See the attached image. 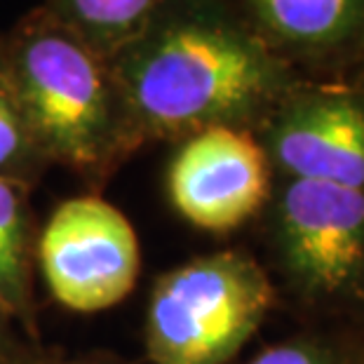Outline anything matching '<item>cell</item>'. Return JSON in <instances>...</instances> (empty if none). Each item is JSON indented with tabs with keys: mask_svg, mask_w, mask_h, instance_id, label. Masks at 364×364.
I'll list each match as a JSON object with an SVG mask.
<instances>
[{
	"mask_svg": "<svg viewBox=\"0 0 364 364\" xmlns=\"http://www.w3.org/2000/svg\"><path fill=\"white\" fill-rule=\"evenodd\" d=\"M273 167L252 129L209 127L176 141L167 167V196L193 226L230 233L261 216Z\"/></svg>",
	"mask_w": 364,
	"mask_h": 364,
	"instance_id": "cell-7",
	"label": "cell"
},
{
	"mask_svg": "<svg viewBox=\"0 0 364 364\" xmlns=\"http://www.w3.org/2000/svg\"><path fill=\"white\" fill-rule=\"evenodd\" d=\"M254 134L277 176L364 188V92L346 75L301 78Z\"/></svg>",
	"mask_w": 364,
	"mask_h": 364,
	"instance_id": "cell-5",
	"label": "cell"
},
{
	"mask_svg": "<svg viewBox=\"0 0 364 364\" xmlns=\"http://www.w3.org/2000/svg\"><path fill=\"white\" fill-rule=\"evenodd\" d=\"M19 364H129V362L115 358V355H108V353L61 355V353H48V350H43V348L33 346Z\"/></svg>",
	"mask_w": 364,
	"mask_h": 364,
	"instance_id": "cell-14",
	"label": "cell"
},
{
	"mask_svg": "<svg viewBox=\"0 0 364 364\" xmlns=\"http://www.w3.org/2000/svg\"><path fill=\"white\" fill-rule=\"evenodd\" d=\"M304 78L346 75L364 57V0H226Z\"/></svg>",
	"mask_w": 364,
	"mask_h": 364,
	"instance_id": "cell-8",
	"label": "cell"
},
{
	"mask_svg": "<svg viewBox=\"0 0 364 364\" xmlns=\"http://www.w3.org/2000/svg\"><path fill=\"white\" fill-rule=\"evenodd\" d=\"M280 294L245 250H219L160 275L146 311L153 364H228L259 331Z\"/></svg>",
	"mask_w": 364,
	"mask_h": 364,
	"instance_id": "cell-4",
	"label": "cell"
},
{
	"mask_svg": "<svg viewBox=\"0 0 364 364\" xmlns=\"http://www.w3.org/2000/svg\"><path fill=\"white\" fill-rule=\"evenodd\" d=\"M50 165L38 151L7 73L0 43V179H12L36 188Z\"/></svg>",
	"mask_w": 364,
	"mask_h": 364,
	"instance_id": "cell-12",
	"label": "cell"
},
{
	"mask_svg": "<svg viewBox=\"0 0 364 364\" xmlns=\"http://www.w3.org/2000/svg\"><path fill=\"white\" fill-rule=\"evenodd\" d=\"M346 78H350L355 85H358V87L364 92V57L358 61V64H355L353 68H350V71H348L346 73Z\"/></svg>",
	"mask_w": 364,
	"mask_h": 364,
	"instance_id": "cell-15",
	"label": "cell"
},
{
	"mask_svg": "<svg viewBox=\"0 0 364 364\" xmlns=\"http://www.w3.org/2000/svg\"><path fill=\"white\" fill-rule=\"evenodd\" d=\"M7 73L48 165L102 186L139 151L108 59L45 10L0 36Z\"/></svg>",
	"mask_w": 364,
	"mask_h": 364,
	"instance_id": "cell-2",
	"label": "cell"
},
{
	"mask_svg": "<svg viewBox=\"0 0 364 364\" xmlns=\"http://www.w3.org/2000/svg\"><path fill=\"white\" fill-rule=\"evenodd\" d=\"M169 0H43L54 19L104 59L136 38Z\"/></svg>",
	"mask_w": 364,
	"mask_h": 364,
	"instance_id": "cell-10",
	"label": "cell"
},
{
	"mask_svg": "<svg viewBox=\"0 0 364 364\" xmlns=\"http://www.w3.org/2000/svg\"><path fill=\"white\" fill-rule=\"evenodd\" d=\"M36 343H24L12 315L0 301V364H19Z\"/></svg>",
	"mask_w": 364,
	"mask_h": 364,
	"instance_id": "cell-13",
	"label": "cell"
},
{
	"mask_svg": "<svg viewBox=\"0 0 364 364\" xmlns=\"http://www.w3.org/2000/svg\"><path fill=\"white\" fill-rule=\"evenodd\" d=\"M36 257L50 294L75 313L120 304L141 266L132 223L99 196L71 198L54 209L38 235Z\"/></svg>",
	"mask_w": 364,
	"mask_h": 364,
	"instance_id": "cell-6",
	"label": "cell"
},
{
	"mask_svg": "<svg viewBox=\"0 0 364 364\" xmlns=\"http://www.w3.org/2000/svg\"><path fill=\"white\" fill-rule=\"evenodd\" d=\"M245 364H364V324H313Z\"/></svg>",
	"mask_w": 364,
	"mask_h": 364,
	"instance_id": "cell-11",
	"label": "cell"
},
{
	"mask_svg": "<svg viewBox=\"0 0 364 364\" xmlns=\"http://www.w3.org/2000/svg\"><path fill=\"white\" fill-rule=\"evenodd\" d=\"M259 219L277 294L313 324H364V188L273 174Z\"/></svg>",
	"mask_w": 364,
	"mask_h": 364,
	"instance_id": "cell-3",
	"label": "cell"
},
{
	"mask_svg": "<svg viewBox=\"0 0 364 364\" xmlns=\"http://www.w3.org/2000/svg\"><path fill=\"white\" fill-rule=\"evenodd\" d=\"M108 64L139 149L209 127L254 132L304 78L226 0H169Z\"/></svg>",
	"mask_w": 364,
	"mask_h": 364,
	"instance_id": "cell-1",
	"label": "cell"
},
{
	"mask_svg": "<svg viewBox=\"0 0 364 364\" xmlns=\"http://www.w3.org/2000/svg\"><path fill=\"white\" fill-rule=\"evenodd\" d=\"M26 183L0 179V301L28 341L38 338L33 296L36 233Z\"/></svg>",
	"mask_w": 364,
	"mask_h": 364,
	"instance_id": "cell-9",
	"label": "cell"
}]
</instances>
